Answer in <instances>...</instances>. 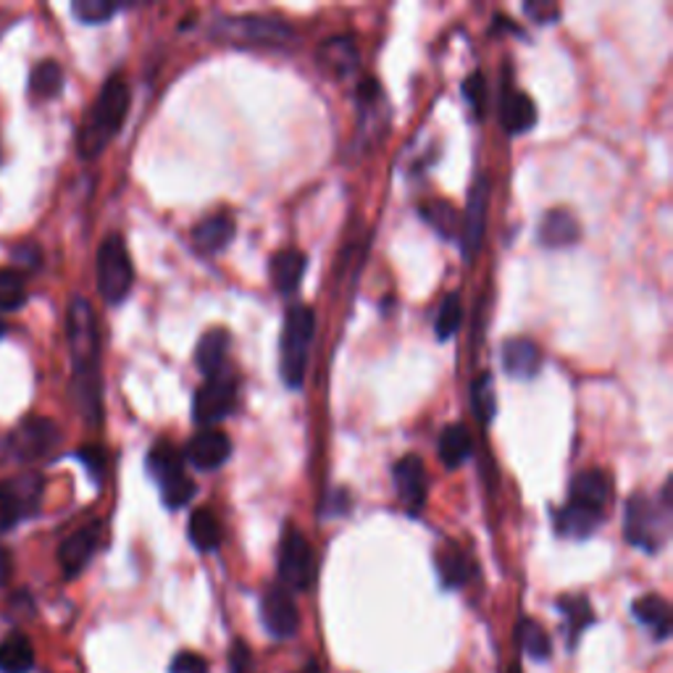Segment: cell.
<instances>
[{
  "mask_svg": "<svg viewBox=\"0 0 673 673\" xmlns=\"http://www.w3.org/2000/svg\"><path fill=\"white\" fill-rule=\"evenodd\" d=\"M68 350H72V403L90 427L103 418V382H100V332L93 303L82 295L68 300L66 311Z\"/></svg>",
  "mask_w": 673,
  "mask_h": 673,
  "instance_id": "cell-1",
  "label": "cell"
},
{
  "mask_svg": "<svg viewBox=\"0 0 673 673\" xmlns=\"http://www.w3.org/2000/svg\"><path fill=\"white\" fill-rule=\"evenodd\" d=\"M129 100H132V93H129L127 79L121 74H111L79 127L77 148L82 158H98L108 148V142L121 132V124L129 114Z\"/></svg>",
  "mask_w": 673,
  "mask_h": 673,
  "instance_id": "cell-2",
  "label": "cell"
},
{
  "mask_svg": "<svg viewBox=\"0 0 673 673\" xmlns=\"http://www.w3.org/2000/svg\"><path fill=\"white\" fill-rule=\"evenodd\" d=\"M316 334V313L308 306H292L287 311L285 332H281V380L290 389L303 387L308 353Z\"/></svg>",
  "mask_w": 673,
  "mask_h": 673,
  "instance_id": "cell-3",
  "label": "cell"
},
{
  "mask_svg": "<svg viewBox=\"0 0 673 673\" xmlns=\"http://www.w3.org/2000/svg\"><path fill=\"white\" fill-rule=\"evenodd\" d=\"M669 508L658 505L644 492L631 494L623 511V540L650 555L661 553L669 540Z\"/></svg>",
  "mask_w": 673,
  "mask_h": 673,
  "instance_id": "cell-4",
  "label": "cell"
},
{
  "mask_svg": "<svg viewBox=\"0 0 673 673\" xmlns=\"http://www.w3.org/2000/svg\"><path fill=\"white\" fill-rule=\"evenodd\" d=\"M148 471L161 487L163 505L171 511H180V508L190 505V500L195 498L197 487L192 479L184 473V458L174 445L161 439L153 445V450L148 452Z\"/></svg>",
  "mask_w": 673,
  "mask_h": 673,
  "instance_id": "cell-5",
  "label": "cell"
},
{
  "mask_svg": "<svg viewBox=\"0 0 673 673\" xmlns=\"http://www.w3.org/2000/svg\"><path fill=\"white\" fill-rule=\"evenodd\" d=\"M45 479L40 471L13 473L0 482V532H11L22 521L38 516L43 505Z\"/></svg>",
  "mask_w": 673,
  "mask_h": 673,
  "instance_id": "cell-6",
  "label": "cell"
},
{
  "mask_svg": "<svg viewBox=\"0 0 673 673\" xmlns=\"http://www.w3.org/2000/svg\"><path fill=\"white\" fill-rule=\"evenodd\" d=\"M98 292L108 306H119L127 300L135 285V266L129 258L121 235H108L98 247Z\"/></svg>",
  "mask_w": 673,
  "mask_h": 673,
  "instance_id": "cell-7",
  "label": "cell"
},
{
  "mask_svg": "<svg viewBox=\"0 0 673 673\" xmlns=\"http://www.w3.org/2000/svg\"><path fill=\"white\" fill-rule=\"evenodd\" d=\"M216 34L229 45L235 43V45H264V47L287 45L295 38L290 24H285L277 17H260V13L222 19L216 26Z\"/></svg>",
  "mask_w": 673,
  "mask_h": 673,
  "instance_id": "cell-8",
  "label": "cell"
},
{
  "mask_svg": "<svg viewBox=\"0 0 673 673\" xmlns=\"http://www.w3.org/2000/svg\"><path fill=\"white\" fill-rule=\"evenodd\" d=\"M61 445V429L45 416H26L17 429L11 431L6 450L19 463H38L51 458Z\"/></svg>",
  "mask_w": 673,
  "mask_h": 673,
  "instance_id": "cell-9",
  "label": "cell"
},
{
  "mask_svg": "<svg viewBox=\"0 0 673 673\" xmlns=\"http://www.w3.org/2000/svg\"><path fill=\"white\" fill-rule=\"evenodd\" d=\"M279 579L290 589L306 592L316 579L313 551L298 526H287L279 545Z\"/></svg>",
  "mask_w": 673,
  "mask_h": 673,
  "instance_id": "cell-10",
  "label": "cell"
},
{
  "mask_svg": "<svg viewBox=\"0 0 673 673\" xmlns=\"http://www.w3.org/2000/svg\"><path fill=\"white\" fill-rule=\"evenodd\" d=\"M237 405V380L229 371L211 376L203 382V387L195 393V405H192V416L205 429H214V424L222 421L235 410Z\"/></svg>",
  "mask_w": 673,
  "mask_h": 673,
  "instance_id": "cell-11",
  "label": "cell"
},
{
  "mask_svg": "<svg viewBox=\"0 0 673 673\" xmlns=\"http://www.w3.org/2000/svg\"><path fill=\"white\" fill-rule=\"evenodd\" d=\"M487 203H490V180L487 177H477L473 188L469 192V203L463 211V226H460V250L463 258L473 264L482 250L484 243V226H487Z\"/></svg>",
  "mask_w": 673,
  "mask_h": 673,
  "instance_id": "cell-12",
  "label": "cell"
},
{
  "mask_svg": "<svg viewBox=\"0 0 673 673\" xmlns=\"http://www.w3.org/2000/svg\"><path fill=\"white\" fill-rule=\"evenodd\" d=\"M393 477H395L397 498H400L403 508L410 513V516H418V513L424 511V505H427V492H429V477L424 460L414 456V452H408V456H403L395 463Z\"/></svg>",
  "mask_w": 673,
  "mask_h": 673,
  "instance_id": "cell-13",
  "label": "cell"
},
{
  "mask_svg": "<svg viewBox=\"0 0 673 673\" xmlns=\"http://www.w3.org/2000/svg\"><path fill=\"white\" fill-rule=\"evenodd\" d=\"M260 618H264V627L271 637L277 640H290L298 634L300 627V613L295 606L290 589L285 587H269L260 597Z\"/></svg>",
  "mask_w": 673,
  "mask_h": 673,
  "instance_id": "cell-14",
  "label": "cell"
},
{
  "mask_svg": "<svg viewBox=\"0 0 673 673\" xmlns=\"http://www.w3.org/2000/svg\"><path fill=\"white\" fill-rule=\"evenodd\" d=\"M100 537H103V524L100 521H93V524L77 528V532L68 534V537L61 542L58 563L66 579H77V576L85 571L87 563H90L93 555L98 553Z\"/></svg>",
  "mask_w": 673,
  "mask_h": 673,
  "instance_id": "cell-15",
  "label": "cell"
},
{
  "mask_svg": "<svg viewBox=\"0 0 673 673\" xmlns=\"http://www.w3.org/2000/svg\"><path fill=\"white\" fill-rule=\"evenodd\" d=\"M229 452L232 442L222 429H203L190 439L182 458L188 460L190 466H195L197 471H216L226 463Z\"/></svg>",
  "mask_w": 673,
  "mask_h": 673,
  "instance_id": "cell-16",
  "label": "cell"
},
{
  "mask_svg": "<svg viewBox=\"0 0 673 673\" xmlns=\"http://www.w3.org/2000/svg\"><path fill=\"white\" fill-rule=\"evenodd\" d=\"M610 498H613V484H610V477L602 469L579 471L574 477L571 490H568V503L584 505L597 513H606Z\"/></svg>",
  "mask_w": 673,
  "mask_h": 673,
  "instance_id": "cell-17",
  "label": "cell"
},
{
  "mask_svg": "<svg viewBox=\"0 0 673 673\" xmlns=\"http://www.w3.org/2000/svg\"><path fill=\"white\" fill-rule=\"evenodd\" d=\"M500 124L508 135H524L537 124V106L513 87V82H503V98H500Z\"/></svg>",
  "mask_w": 673,
  "mask_h": 673,
  "instance_id": "cell-18",
  "label": "cell"
},
{
  "mask_svg": "<svg viewBox=\"0 0 673 673\" xmlns=\"http://www.w3.org/2000/svg\"><path fill=\"white\" fill-rule=\"evenodd\" d=\"M503 368L513 380H534L542 371V350L528 336H513L503 345Z\"/></svg>",
  "mask_w": 673,
  "mask_h": 673,
  "instance_id": "cell-19",
  "label": "cell"
},
{
  "mask_svg": "<svg viewBox=\"0 0 673 673\" xmlns=\"http://www.w3.org/2000/svg\"><path fill=\"white\" fill-rule=\"evenodd\" d=\"M537 237H540V245L551 247V250H560V247L579 243V237H581L579 218H576L571 211H566V209L547 211L540 222Z\"/></svg>",
  "mask_w": 673,
  "mask_h": 673,
  "instance_id": "cell-20",
  "label": "cell"
},
{
  "mask_svg": "<svg viewBox=\"0 0 673 673\" xmlns=\"http://www.w3.org/2000/svg\"><path fill=\"white\" fill-rule=\"evenodd\" d=\"M308 260L300 250H281L271 258L269 274H271V285L277 287L279 295H292L303 281Z\"/></svg>",
  "mask_w": 673,
  "mask_h": 673,
  "instance_id": "cell-21",
  "label": "cell"
},
{
  "mask_svg": "<svg viewBox=\"0 0 673 673\" xmlns=\"http://www.w3.org/2000/svg\"><path fill=\"white\" fill-rule=\"evenodd\" d=\"M226 350H229V332H226V329H222V327L209 329V332L201 336V342H197V350H195V363H197V368L205 374V380L222 374L224 361H226Z\"/></svg>",
  "mask_w": 673,
  "mask_h": 673,
  "instance_id": "cell-22",
  "label": "cell"
},
{
  "mask_svg": "<svg viewBox=\"0 0 673 673\" xmlns=\"http://www.w3.org/2000/svg\"><path fill=\"white\" fill-rule=\"evenodd\" d=\"M631 613H634V618L642 623V627H648L652 631V637H655L658 642L669 640V634H671V608L661 595L640 597V600L631 606Z\"/></svg>",
  "mask_w": 673,
  "mask_h": 673,
  "instance_id": "cell-23",
  "label": "cell"
},
{
  "mask_svg": "<svg viewBox=\"0 0 673 673\" xmlns=\"http://www.w3.org/2000/svg\"><path fill=\"white\" fill-rule=\"evenodd\" d=\"M437 574H439V581L445 584L448 589H458L463 587L466 581L471 579L473 571V563L469 555H466L463 551H460L458 545H445L439 547L437 551Z\"/></svg>",
  "mask_w": 673,
  "mask_h": 673,
  "instance_id": "cell-24",
  "label": "cell"
},
{
  "mask_svg": "<svg viewBox=\"0 0 673 673\" xmlns=\"http://www.w3.org/2000/svg\"><path fill=\"white\" fill-rule=\"evenodd\" d=\"M232 237H235V222H232L226 214L203 218V222L192 229V245H195L201 253L224 250Z\"/></svg>",
  "mask_w": 673,
  "mask_h": 673,
  "instance_id": "cell-25",
  "label": "cell"
},
{
  "mask_svg": "<svg viewBox=\"0 0 673 673\" xmlns=\"http://www.w3.org/2000/svg\"><path fill=\"white\" fill-rule=\"evenodd\" d=\"M600 524H602V513L589 511V508L576 503H566L558 513H555V526H558V532L563 537H571V540L589 537V534L597 532V526Z\"/></svg>",
  "mask_w": 673,
  "mask_h": 673,
  "instance_id": "cell-26",
  "label": "cell"
},
{
  "mask_svg": "<svg viewBox=\"0 0 673 673\" xmlns=\"http://www.w3.org/2000/svg\"><path fill=\"white\" fill-rule=\"evenodd\" d=\"M34 648L24 631H11L0 642V673H32Z\"/></svg>",
  "mask_w": 673,
  "mask_h": 673,
  "instance_id": "cell-27",
  "label": "cell"
},
{
  "mask_svg": "<svg viewBox=\"0 0 673 673\" xmlns=\"http://www.w3.org/2000/svg\"><path fill=\"white\" fill-rule=\"evenodd\" d=\"M64 90V68L58 61L43 58L30 74V95L38 100H53Z\"/></svg>",
  "mask_w": 673,
  "mask_h": 673,
  "instance_id": "cell-28",
  "label": "cell"
},
{
  "mask_svg": "<svg viewBox=\"0 0 673 673\" xmlns=\"http://www.w3.org/2000/svg\"><path fill=\"white\" fill-rule=\"evenodd\" d=\"M188 534L192 540V545L197 547L201 553H214L218 545H222V524L209 508H197L192 511Z\"/></svg>",
  "mask_w": 673,
  "mask_h": 673,
  "instance_id": "cell-29",
  "label": "cell"
},
{
  "mask_svg": "<svg viewBox=\"0 0 673 673\" xmlns=\"http://www.w3.org/2000/svg\"><path fill=\"white\" fill-rule=\"evenodd\" d=\"M471 448V435L463 424H450V427L439 435V460H442L450 471H456L463 460H469Z\"/></svg>",
  "mask_w": 673,
  "mask_h": 673,
  "instance_id": "cell-30",
  "label": "cell"
},
{
  "mask_svg": "<svg viewBox=\"0 0 673 673\" xmlns=\"http://www.w3.org/2000/svg\"><path fill=\"white\" fill-rule=\"evenodd\" d=\"M321 58L324 64L334 68L336 74H350L355 66H359V47H355V40L350 34H342V38H329L324 47H321Z\"/></svg>",
  "mask_w": 673,
  "mask_h": 673,
  "instance_id": "cell-31",
  "label": "cell"
},
{
  "mask_svg": "<svg viewBox=\"0 0 673 673\" xmlns=\"http://www.w3.org/2000/svg\"><path fill=\"white\" fill-rule=\"evenodd\" d=\"M26 300H30V292H26V274L0 266V311H19V308L26 306Z\"/></svg>",
  "mask_w": 673,
  "mask_h": 673,
  "instance_id": "cell-32",
  "label": "cell"
},
{
  "mask_svg": "<svg viewBox=\"0 0 673 673\" xmlns=\"http://www.w3.org/2000/svg\"><path fill=\"white\" fill-rule=\"evenodd\" d=\"M516 637L521 650H524L528 658H534V661H547V658L553 655L551 637H547V631L542 629V623L534 621V618H524V621L519 623Z\"/></svg>",
  "mask_w": 673,
  "mask_h": 673,
  "instance_id": "cell-33",
  "label": "cell"
},
{
  "mask_svg": "<svg viewBox=\"0 0 673 673\" xmlns=\"http://www.w3.org/2000/svg\"><path fill=\"white\" fill-rule=\"evenodd\" d=\"M418 214L424 216V222L429 226H435L442 237H456V232L460 229L458 222V211L452 209L448 201H429L418 209Z\"/></svg>",
  "mask_w": 673,
  "mask_h": 673,
  "instance_id": "cell-34",
  "label": "cell"
},
{
  "mask_svg": "<svg viewBox=\"0 0 673 673\" xmlns=\"http://www.w3.org/2000/svg\"><path fill=\"white\" fill-rule=\"evenodd\" d=\"M471 405H473V414H477V418H479V424L490 427L494 414H498L492 374L477 376V382H473V387H471Z\"/></svg>",
  "mask_w": 673,
  "mask_h": 673,
  "instance_id": "cell-35",
  "label": "cell"
},
{
  "mask_svg": "<svg viewBox=\"0 0 673 673\" xmlns=\"http://www.w3.org/2000/svg\"><path fill=\"white\" fill-rule=\"evenodd\" d=\"M460 321H463V303H460L458 292H450L437 311V321H435L437 340L439 342L450 340V336L460 329Z\"/></svg>",
  "mask_w": 673,
  "mask_h": 673,
  "instance_id": "cell-36",
  "label": "cell"
},
{
  "mask_svg": "<svg viewBox=\"0 0 673 673\" xmlns=\"http://www.w3.org/2000/svg\"><path fill=\"white\" fill-rule=\"evenodd\" d=\"M558 608L563 610V616H566L568 629H571V640H579V634L584 629L592 623V606H589L587 597H560Z\"/></svg>",
  "mask_w": 673,
  "mask_h": 673,
  "instance_id": "cell-37",
  "label": "cell"
},
{
  "mask_svg": "<svg viewBox=\"0 0 673 673\" xmlns=\"http://www.w3.org/2000/svg\"><path fill=\"white\" fill-rule=\"evenodd\" d=\"M119 3H108V0H74L72 13L82 24H106L114 13H119Z\"/></svg>",
  "mask_w": 673,
  "mask_h": 673,
  "instance_id": "cell-38",
  "label": "cell"
},
{
  "mask_svg": "<svg viewBox=\"0 0 673 673\" xmlns=\"http://www.w3.org/2000/svg\"><path fill=\"white\" fill-rule=\"evenodd\" d=\"M11 258L17 264H22L26 271H38L43 266V250H40L38 243L32 239H24V243H17L11 247Z\"/></svg>",
  "mask_w": 673,
  "mask_h": 673,
  "instance_id": "cell-39",
  "label": "cell"
},
{
  "mask_svg": "<svg viewBox=\"0 0 673 673\" xmlns=\"http://www.w3.org/2000/svg\"><path fill=\"white\" fill-rule=\"evenodd\" d=\"M463 93L466 98H469V103L473 106V111H477V116H482L484 106H487V79L482 72H473L469 79H466L463 85Z\"/></svg>",
  "mask_w": 673,
  "mask_h": 673,
  "instance_id": "cell-40",
  "label": "cell"
},
{
  "mask_svg": "<svg viewBox=\"0 0 673 673\" xmlns=\"http://www.w3.org/2000/svg\"><path fill=\"white\" fill-rule=\"evenodd\" d=\"M77 458L82 460L87 471H90L93 479H100L103 471H106V450L95 448V445H87V448L77 450Z\"/></svg>",
  "mask_w": 673,
  "mask_h": 673,
  "instance_id": "cell-41",
  "label": "cell"
},
{
  "mask_svg": "<svg viewBox=\"0 0 673 673\" xmlns=\"http://www.w3.org/2000/svg\"><path fill=\"white\" fill-rule=\"evenodd\" d=\"M169 673H209V663L197 652H180V655L171 661Z\"/></svg>",
  "mask_w": 673,
  "mask_h": 673,
  "instance_id": "cell-42",
  "label": "cell"
},
{
  "mask_svg": "<svg viewBox=\"0 0 673 673\" xmlns=\"http://www.w3.org/2000/svg\"><path fill=\"white\" fill-rule=\"evenodd\" d=\"M524 11L528 13V17H534V22H540V24H545L547 17L551 19L558 17V9H555V6H547V3H526Z\"/></svg>",
  "mask_w": 673,
  "mask_h": 673,
  "instance_id": "cell-43",
  "label": "cell"
},
{
  "mask_svg": "<svg viewBox=\"0 0 673 673\" xmlns=\"http://www.w3.org/2000/svg\"><path fill=\"white\" fill-rule=\"evenodd\" d=\"M9 579H11V555L3 545H0V587H3Z\"/></svg>",
  "mask_w": 673,
  "mask_h": 673,
  "instance_id": "cell-44",
  "label": "cell"
},
{
  "mask_svg": "<svg viewBox=\"0 0 673 673\" xmlns=\"http://www.w3.org/2000/svg\"><path fill=\"white\" fill-rule=\"evenodd\" d=\"M300 673H324V671H321V665L316 663V661H308Z\"/></svg>",
  "mask_w": 673,
  "mask_h": 673,
  "instance_id": "cell-45",
  "label": "cell"
},
{
  "mask_svg": "<svg viewBox=\"0 0 673 673\" xmlns=\"http://www.w3.org/2000/svg\"><path fill=\"white\" fill-rule=\"evenodd\" d=\"M6 332H9V324H6V321H3V319H0V340H3V336H6Z\"/></svg>",
  "mask_w": 673,
  "mask_h": 673,
  "instance_id": "cell-46",
  "label": "cell"
},
{
  "mask_svg": "<svg viewBox=\"0 0 673 673\" xmlns=\"http://www.w3.org/2000/svg\"><path fill=\"white\" fill-rule=\"evenodd\" d=\"M508 673H521V671L516 669V665H513V669H511V671H508Z\"/></svg>",
  "mask_w": 673,
  "mask_h": 673,
  "instance_id": "cell-47",
  "label": "cell"
}]
</instances>
